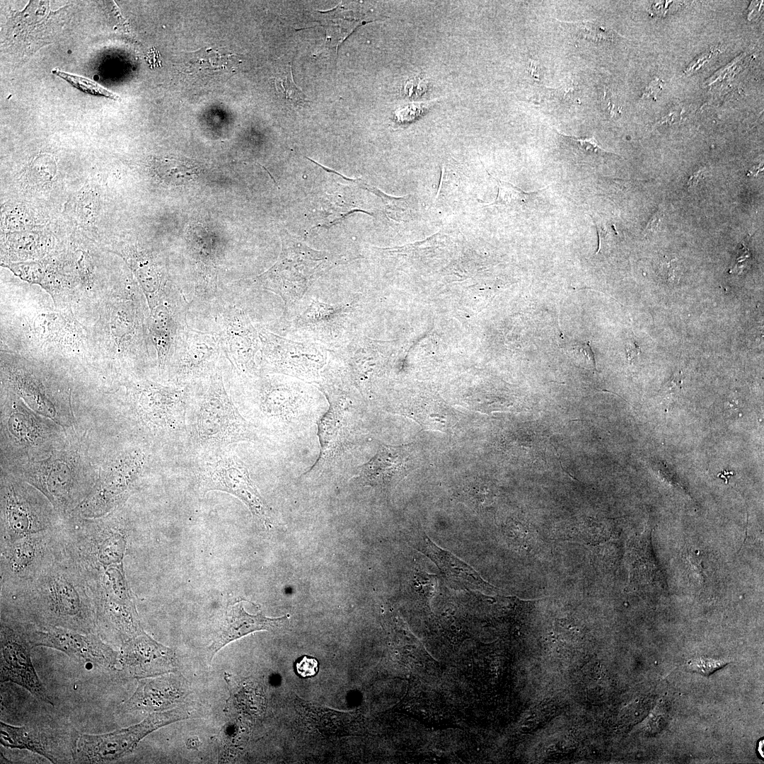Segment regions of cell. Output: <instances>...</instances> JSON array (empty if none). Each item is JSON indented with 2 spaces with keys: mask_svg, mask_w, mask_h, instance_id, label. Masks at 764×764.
Returning <instances> with one entry per match:
<instances>
[{
  "mask_svg": "<svg viewBox=\"0 0 764 764\" xmlns=\"http://www.w3.org/2000/svg\"><path fill=\"white\" fill-rule=\"evenodd\" d=\"M1 604L40 628L58 627L98 634L91 589L80 569L64 553L28 586L1 596Z\"/></svg>",
  "mask_w": 764,
  "mask_h": 764,
  "instance_id": "cell-1",
  "label": "cell"
},
{
  "mask_svg": "<svg viewBox=\"0 0 764 764\" xmlns=\"http://www.w3.org/2000/svg\"><path fill=\"white\" fill-rule=\"evenodd\" d=\"M98 467L91 458L86 432L73 429L47 457L3 470L38 490L64 521L91 491Z\"/></svg>",
  "mask_w": 764,
  "mask_h": 764,
  "instance_id": "cell-2",
  "label": "cell"
},
{
  "mask_svg": "<svg viewBox=\"0 0 764 764\" xmlns=\"http://www.w3.org/2000/svg\"><path fill=\"white\" fill-rule=\"evenodd\" d=\"M242 295L224 286L210 302L190 305L189 313L218 334L231 373L249 378L260 374L261 342L258 325L252 322Z\"/></svg>",
  "mask_w": 764,
  "mask_h": 764,
  "instance_id": "cell-3",
  "label": "cell"
},
{
  "mask_svg": "<svg viewBox=\"0 0 764 764\" xmlns=\"http://www.w3.org/2000/svg\"><path fill=\"white\" fill-rule=\"evenodd\" d=\"M224 364L208 378L191 386L192 439L205 452L255 439L253 427L240 414L226 388Z\"/></svg>",
  "mask_w": 764,
  "mask_h": 764,
  "instance_id": "cell-4",
  "label": "cell"
},
{
  "mask_svg": "<svg viewBox=\"0 0 764 764\" xmlns=\"http://www.w3.org/2000/svg\"><path fill=\"white\" fill-rule=\"evenodd\" d=\"M71 429L37 414L15 395L4 399L1 403V468L47 457L64 442Z\"/></svg>",
  "mask_w": 764,
  "mask_h": 764,
  "instance_id": "cell-5",
  "label": "cell"
},
{
  "mask_svg": "<svg viewBox=\"0 0 764 764\" xmlns=\"http://www.w3.org/2000/svg\"><path fill=\"white\" fill-rule=\"evenodd\" d=\"M122 507L97 518L70 516L62 523L63 553L84 574L122 563L127 536Z\"/></svg>",
  "mask_w": 764,
  "mask_h": 764,
  "instance_id": "cell-6",
  "label": "cell"
},
{
  "mask_svg": "<svg viewBox=\"0 0 764 764\" xmlns=\"http://www.w3.org/2000/svg\"><path fill=\"white\" fill-rule=\"evenodd\" d=\"M281 238L278 260L257 279L264 289L282 299L289 313L301 302L320 275L342 262L343 259L328 252L313 250L286 231Z\"/></svg>",
  "mask_w": 764,
  "mask_h": 764,
  "instance_id": "cell-7",
  "label": "cell"
},
{
  "mask_svg": "<svg viewBox=\"0 0 764 764\" xmlns=\"http://www.w3.org/2000/svg\"><path fill=\"white\" fill-rule=\"evenodd\" d=\"M318 384L328 400L329 408L318 422L319 456L304 476L328 471L351 444L352 390L356 388L343 367L332 361L328 366L326 364Z\"/></svg>",
  "mask_w": 764,
  "mask_h": 764,
  "instance_id": "cell-8",
  "label": "cell"
},
{
  "mask_svg": "<svg viewBox=\"0 0 764 764\" xmlns=\"http://www.w3.org/2000/svg\"><path fill=\"white\" fill-rule=\"evenodd\" d=\"M0 543L59 528L64 520L35 487L3 469L0 482Z\"/></svg>",
  "mask_w": 764,
  "mask_h": 764,
  "instance_id": "cell-9",
  "label": "cell"
},
{
  "mask_svg": "<svg viewBox=\"0 0 764 764\" xmlns=\"http://www.w3.org/2000/svg\"><path fill=\"white\" fill-rule=\"evenodd\" d=\"M147 463L146 453L138 446L109 454L99 465L91 491L70 516L97 518L122 507L144 473Z\"/></svg>",
  "mask_w": 764,
  "mask_h": 764,
  "instance_id": "cell-10",
  "label": "cell"
},
{
  "mask_svg": "<svg viewBox=\"0 0 764 764\" xmlns=\"http://www.w3.org/2000/svg\"><path fill=\"white\" fill-rule=\"evenodd\" d=\"M191 386L180 387L148 379H134L127 386V400L134 418L152 436H175L185 430Z\"/></svg>",
  "mask_w": 764,
  "mask_h": 764,
  "instance_id": "cell-11",
  "label": "cell"
},
{
  "mask_svg": "<svg viewBox=\"0 0 764 764\" xmlns=\"http://www.w3.org/2000/svg\"><path fill=\"white\" fill-rule=\"evenodd\" d=\"M225 360L218 334L188 314L178 332L163 375L168 383L190 386L208 378Z\"/></svg>",
  "mask_w": 764,
  "mask_h": 764,
  "instance_id": "cell-12",
  "label": "cell"
},
{
  "mask_svg": "<svg viewBox=\"0 0 764 764\" xmlns=\"http://www.w3.org/2000/svg\"><path fill=\"white\" fill-rule=\"evenodd\" d=\"M62 525L51 531L1 544V596L25 588L62 555Z\"/></svg>",
  "mask_w": 764,
  "mask_h": 764,
  "instance_id": "cell-13",
  "label": "cell"
},
{
  "mask_svg": "<svg viewBox=\"0 0 764 764\" xmlns=\"http://www.w3.org/2000/svg\"><path fill=\"white\" fill-rule=\"evenodd\" d=\"M183 707L150 713L141 722L103 734L78 733L74 747V763H108L132 752L151 732L173 722L187 719Z\"/></svg>",
  "mask_w": 764,
  "mask_h": 764,
  "instance_id": "cell-14",
  "label": "cell"
},
{
  "mask_svg": "<svg viewBox=\"0 0 764 764\" xmlns=\"http://www.w3.org/2000/svg\"><path fill=\"white\" fill-rule=\"evenodd\" d=\"M261 342L260 374H283L318 383L328 363L327 349L312 342H296L257 325Z\"/></svg>",
  "mask_w": 764,
  "mask_h": 764,
  "instance_id": "cell-15",
  "label": "cell"
},
{
  "mask_svg": "<svg viewBox=\"0 0 764 764\" xmlns=\"http://www.w3.org/2000/svg\"><path fill=\"white\" fill-rule=\"evenodd\" d=\"M204 453L198 470L202 491L205 493L220 490L233 494L248 507L254 516L269 527L272 524L270 510L241 458L225 448Z\"/></svg>",
  "mask_w": 764,
  "mask_h": 764,
  "instance_id": "cell-16",
  "label": "cell"
},
{
  "mask_svg": "<svg viewBox=\"0 0 764 764\" xmlns=\"http://www.w3.org/2000/svg\"><path fill=\"white\" fill-rule=\"evenodd\" d=\"M0 640L1 682L14 683L39 700L53 705L32 663L33 646L29 638L28 623L11 613L1 612Z\"/></svg>",
  "mask_w": 764,
  "mask_h": 764,
  "instance_id": "cell-17",
  "label": "cell"
},
{
  "mask_svg": "<svg viewBox=\"0 0 764 764\" xmlns=\"http://www.w3.org/2000/svg\"><path fill=\"white\" fill-rule=\"evenodd\" d=\"M1 744L9 748L26 749L52 763H74L77 731L67 724H28L12 726L0 722Z\"/></svg>",
  "mask_w": 764,
  "mask_h": 764,
  "instance_id": "cell-18",
  "label": "cell"
},
{
  "mask_svg": "<svg viewBox=\"0 0 764 764\" xmlns=\"http://www.w3.org/2000/svg\"><path fill=\"white\" fill-rule=\"evenodd\" d=\"M28 635L33 647L41 646L54 649L76 661L97 668H117L119 652L98 634L83 633L58 627L40 628L28 623Z\"/></svg>",
  "mask_w": 764,
  "mask_h": 764,
  "instance_id": "cell-19",
  "label": "cell"
},
{
  "mask_svg": "<svg viewBox=\"0 0 764 764\" xmlns=\"http://www.w3.org/2000/svg\"><path fill=\"white\" fill-rule=\"evenodd\" d=\"M351 303L309 301L291 320V330L323 346L342 348L351 341Z\"/></svg>",
  "mask_w": 764,
  "mask_h": 764,
  "instance_id": "cell-20",
  "label": "cell"
},
{
  "mask_svg": "<svg viewBox=\"0 0 764 764\" xmlns=\"http://www.w3.org/2000/svg\"><path fill=\"white\" fill-rule=\"evenodd\" d=\"M190 303L180 288L168 283L160 301L149 311L147 328L157 356V369L163 376L179 329L186 323Z\"/></svg>",
  "mask_w": 764,
  "mask_h": 764,
  "instance_id": "cell-21",
  "label": "cell"
},
{
  "mask_svg": "<svg viewBox=\"0 0 764 764\" xmlns=\"http://www.w3.org/2000/svg\"><path fill=\"white\" fill-rule=\"evenodd\" d=\"M7 378L14 395L31 410L66 429H74L76 420L69 397L53 393L37 375L25 369H9Z\"/></svg>",
  "mask_w": 764,
  "mask_h": 764,
  "instance_id": "cell-22",
  "label": "cell"
},
{
  "mask_svg": "<svg viewBox=\"0 0 764 764\" xmlns=\"http://www.w3.org/2000/svg\"><path fill=\"white\" fill-rule=\"evenodd\" d=\"M117 668L138 679L175 671L173 651L157 642L144 632L122 644Z\"/></svg>",
  "mask_w": 764,
  "mask_h": 764,
  "instance_id": "cell-23",
  "label": "cell"
},
{
  "mask_svg": "<svg viewBox=\"0 0 764 764\" xmlns=\"http://www.w3.org/2000/svg\"><path fill=\"white\" fill-rule=\"evenodd\" d=\"M185 678L175 671L141 678L133 695L120 705L122 712H155L170 710L189 694Z\"/></svg>",
  "mask_w": 764,
  "mask_h": 764,
  "instance_id": "cell-24",
  "label": "cell"
},
{
  "mask_svg": "<svg viewBox=\"0 0 764 764\" xmlns=\"http://www.w3.org/2000/svg\"><path fill=\"white\" fill-rule=\"evenodd\" d=\"M411 466V454L406 446L383 445L359 468L354 478L364 485L388 487L406 476Z\"/></svg>",
  "mask_w": 764,
  "mask_h": 764,
  "instance_id": "cell-25",
  "label": "cell"
},
{
  "mask_svg": "<svg viewBox=\"0 0 764 764\" xmlns=\"http://www.w3.org/2000/svg\"><path fill=\"white\" fill-rule=\"evenodd\" d=\"M287 616L271 618L258 613H247L241 601L231 603L226 613L225 620L207 649V657L212 661L214 655L231 642L258 630H274L280 628Z\"/></svg>",
  "mask_w": 764,
  "mask_h": 764,
  "instance_id": "cell-26",
  "label": "cell"
},
{
  "mask_svg": "<svg viewBox=\"0 0 764 764\" xmlns=\"http://www.w3.org/2000/svg\"><path fill=\"white\" fill-rule=\"evenodd\" d=\"M414 546L430 558L446 576L478 589L491 587L463 561L434 544L425 534L416 536Z\"/></svg>",
  "mask_w": 764,
  "mask_h": 764,
  "instance_id": "cell-27",
  "label": "cell"
},
{
  "mask_svg": "<svg viewBox=\"0 0 764 764\" xmlns=\"http://www.w3.org/2000/svg\"><path fill=\"white\" fill-rule=\"evenodd\" d=\"M403 414L415 420L425 429L446 433L453 430L458 422V412L441 403L415 405Z\"/></svg>",
  "mask_w": 764,
  "mask_h": 764,
  "instance_id": "cell-28",
  "label": "cell"
},
{
  "mask_svg": "<svg viewBox=\"0 0 764 764\" xmlns=\"http://www.w3.org/2000/svg\"><path fill=\"white\" fill-rule=\"evenodd\" d=\"M154 170L163 183L172 185L185 184L197 175L195 167L175 159L161 158L154 162Z\"/></svg>",
  "mask_w": 764,
  "mask_h": 764,
  "instance_id": "cell-29",
  "label": "cell"
},
{
  "mask_svg": "<svg viewBox=\"0 0 764 764\" xmlns=\"http://www.w3.org/2000/svg\"><path fill=\"white\" fill-rule=\"evenodd\" d=\"M569 23V22H568ZM574 28V30L579 38L587 39L596 42H613L618 38L619 34L613 30L603 27L591 21L569 23Z\"/></svg>",
  "mask_w": 764,
  "mask_h": 764,
  "instance_id": "cell-30",
  "label": "cell"
},
{
  "mask_svg": "<svg viewBox=\"0 0 764 764\" xmlns=\"http://www.w3.org/2000/svg\"><path fill=\"white\" fill-rule=\"evenodd\" d=\"M274 84L277 93L289 103L300 104L306 102L303 93L294 81L291 65L289 64L286 70L275 79Z\"/></svg>",
  "mask_w": 764,
  "mask_h": 764,
  "instance_id": "cell-31",
  "label": "cell"
},
{
  "mask_svg": "<svg viewBox=\"0 0 764 764\" xmlns=\"http://www.w3.org/2000/svg\"><path fill=\"white\" fill-rule=\"evenodd\" d=\"M52 72L67 81L72 86L83 92L94 96L105 97L115 100H118L120 99L115 93L106 90L100 84L88 79L63 72L59 70H53Z\"/></svg>",
  "mask_w": 764,
  "mask_h": 764,
  "instance_id": "cell-32",
  "label": "cell"
},
{
  "mask_svg": "<svg viewBox=\"0 0 764 764\" xmlns=\"http://www.w3.org/2000/svg\"><path fill=\"white\" fill-rule=\"evenodd\" d=\"M498 184V195L492 204L506 205L522 204L528 199L529 194L512 184L495 178Z\"/></svg>",
  "mask_w": 764,
  "mask_h": 764,
  "instance_id": "cell-33",
  "label": "cell"
},
{
  "mask_svg": "<svg viewBox=\"0 0 764 764\" xmlns=\"http://www.w3.org/2000/svg\"><path fill=\"white\" fill-rule=\"evenodd\" d=\"M13 273L30 283L39 284L45 287V272L36 262H21L8 266Z\"/></svg>",
  "mask_w": 764,
  "mask_h": 764,
  "instance_id": "cell-34",
  "label": "cell"
},
{
  "mask_svg": "<svg viewBox=\"0 0 764 764\" xmlns=\"http://www.w3.org/2000/svg\"><path fill=\"white\" fill-rule=\"evenodd\" d=\"M729 661L720 659L696 657L690 659L686 664L687 669L708 676L715 671L726 666Z\"/></svg>",
  "mask_w": 764,
  "mask_h": 764,
  "instance_id": "cell-35",
  "label": "cell"
},
{
  "mask_svg": "<svg viewBox=\"0 0 764 764\" xmlns=\"http://www.w3.org/2000/svg\"><path fill=\"white\" fill-rule=\"evenodd\" d=\"M557 132L561 137L565 140L568 141L569 144L572 145L580 153L584 155L589 156L608 154V152L599 146L596 139L594 136L586 138H576L574 137L565 135L559 132Z\"/></svg>",
  "mask_w": 764,
  "mask_h": 764,
  "instance_id": "cell-36",
  "label": "cell"
},
{
  "mask_svg": "<svg viewBox=\"0 0 764 764\" xmlns=\"http://www.w3.org/2000/svg\"><path fill=\"white\" fill-rule=\"evenodd\" d=\"M296 668L302 677L313 676L318 673V662L315 658L303 656L296 661Z\"/></svg>",
  "mask_w": 764,
  "mask_h": 764,
  "instance_id": "cell-37",
  "label": "cell"
},
{
  "mask_svg": "<svg viewBox=\"0 0 764 764\" xmlns=\"http://www.w3.org/2000/svg\"><path fill=\"white\" fill-rule=\"evenodd\" d=\"M660 272L664 281L669 284L676 283L680 278V269L676 260L662 263Z\"/></svg>",
  "mask_w": 764,
  "mask_h": 764,
  "instance_id": "cell-38",
  "label": "cell"
},
{
  "mask_svg": "<svg viewBox=\"0 0 764 764\" xmlns=\"http://www.w3.org/2000/svg\"><path fill=\"white\" fill-rule=\"evenodd\" d=\"M661 219V213L660 212H656L651 217V219H649V222L647 223V226H646V227L644 228V231L645 234H648L649 233L654 231L657 228V227L659 226V224L660 223Z\"/></svg>",
  "mask_w": 764,
  "mask_h": 764,
  "instance_id": "cell-39",
  "label": "cell"
},
{
  "mask_svg": "<svg viewBox=\"0 0 764 764\" xmlns=\"http://www.w3.org/2000/svg\"><path fill=\"white\" fill-rule=\"evenodd\" d=\"M684 379V375L682 371H677L673 374L669 382L668 386L670 390L681 388L683 381Z\"/></svg>",
  "mask_w": 764,
  "mask_h": 764,
  "instance_id": "cell-40",
  "label": "cell"
},
{
  "mask_svg": "<svg viewBox=\"0 0 764 764\" xmlns=\"http://www.w3.org/2000/svg\"><path fill=\"white\" fill-rule=\"evenodd\" d=\"M627 357H628L629 359L632 360V359H635L636 357H637V355H638V354L639 352V349L637 345H636V344H634L633 345H628L627 347Z\"/></svg>",
  "mask_w": 764,
  "mask_h": 764,
  "instance_id": "cell-41",
  "label": "cell"
},
{
  "mask_svg": "<svg viewBox=\"0 0 764 764\" xmlns=\"http://www.w3.org/2000/svg\"><path fill=\"white\" fill-rule=\"evenodd\" d=\"M734 474V473L733 471L723 470L720 473L718 474V477L724 479L725 482L728 483L729 478L731 477Z\"/></svg>",
  "mask_w": 764,
  "mask_h": 764,
  "instance_id": "cell-42",
  "label": "cell"
}]
</instances>
